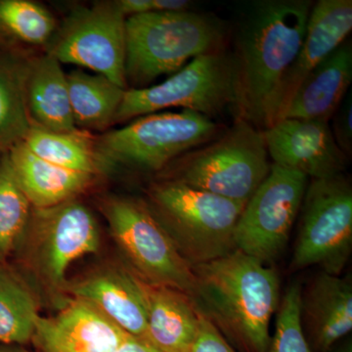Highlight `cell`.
Masks as SVG:
<instances>
[{
	"instance_id": "5b68a950",
	"label": "cell",
	"mask_w": 352,
	"mask_h": 352,
	"mask_svg": "<svg viewBox=\"0 0 352 352\" xmlns=\"http://www.w3.org/2000/svg\"><path fill=\"white\" fill-rule=\"evenodd\" d=\"M147 197L145 203L190 265L237 250L234 233L244 204L170 180L153 183Z\"/></svg>"
},
{
	"instance_id": "7a4b0ae2",
	"label": "cell",
	"mask_w": 352,
	"mask_h": 352,
	"mask_svg": "<svg viewBox=\"0 0 352 352\" xmlns=\"http://www.w3.org/2000/svg\"><path fill=\"white\" fill-rule=\"evenodd\" d=\"M197 307L242 352H265L270 326L280 305L274 270L239 251L192 266Z\"/></svg>"
},
{
	"instance_id": "44dd1931",
	"label": "cell",
	"mask_w": 352,
	"mask_h": 352,
	"mask_svg": "<svg viewBox=\"0 0 352 352\" xmlns=\"http://www.w3.org/2000/svg\"><path fill=\"white\" fill-rule=\"evenodd\" d=\"M25 99L32 126L55 132H75L67 74L62 64L43 53L29 59Z\"/></svg>"
},
{
	"instance_id": "cb8c5ba5",
	"label": "cell",
	"mask_w": 352,
	"mask_h": 352,
	"mask_svg": "<svg viewBox=\"0 0 352 352\" xmlns=\"http://www.w3.org/2000/svg\"><path fill=\"white\" fill-rule=\"evenodd\" d=\"M30 57L0 52V157L22 142L32 126L25 99Z\"/></svg>"
},
{
	"instance_id": "30bf717a",
	"label": "cell",
	"mask_w": 352,
	"mask_h": 352,
	"mask_svg": "<svg viewBox=\"0 0 352 352\" xmlns=\"http://www.w3.org/2000/svg\"><path fill=\"white\" fill-rule=\"evenodd\" d=\"M292 270L319 266L340 275L352 251V186L344 173L308 182L298 217Z\"/></svg>"
},
{
	"instance_id": "4dcf8cb0",
	"label": "cell",
	"mask_w": 352,
	"mask_h": 352,
	"mask_svg": "<svg viewBox=\"0 0 352 352\" xmlns=\"http://www.w3.org/2000/svg\"><path fill=\"white\" fill-rule=\"evenodd\" d=\"M189 352H237L201 312L200 326Z\"/></svg>"
},
{
	"instance_id": "e0dca14e",
	"label": "cell",
	"mask_w": 352,
	"mask_h": 352,
	"mask_svg": "<svg viewBox=\"0 0 352 352\" xmlns=\"http://www.w3.org/2000/svg\"><path fill=\"white\" fill-rule=\"evenodd\" d=\"M300 314L312 352H327L351 336V280L324 271L315 275L300 291Z\"/></svg>"
},
{
	"instance_id": "d4e9b609",
	"label": "cell",
	"mask_w": 352,
	"mask_h": 352,
	"mask_svg": "<svg viewBox=\"0 0 352 352\" xmlns=\"http://www.w3.org/2000/svg\"><path fill=\"white\" fill-rule=\"evenodd\" d=\"M34 288L13 271L0 266V344L32 342L39 318Z\"/></svg>"
},
{
	"instance_id": "9a60e30c",
	"label": "cell",
	"mask_w": 352,
	"mask_h": 352,
	"mask_svg": "<svg viewBox=\"0 0 352 352\" xmlns=\"http://www.w3.org/2000/svg\"><path fill=\"white\" fill-rule=\"evenodd\" d=\"M129 336L87 302L71 298L56 316H39L32 342L41 352H117Z\"/></svg>"
},
{
	"instance_id": "52a82bcc",
	"label": "cell",
	"mask_w": 352,
	"mask_h": 352,
	"mask_svg": "<svg viewBox=\"0 0 352 352\" xmlns=\"http://www.w3.org/2000/svg\"><path fill=\"white\" fill-rule=\"evenodd\" d=\"M100 244V228L94 212L74 199L54 207L32 208L18 250L34 283L62 308L71 300L67 296L69 266L98 252Z\"/></svg>"
},
{
	"instance_id": "484cf974",
	"label": "cell",
	"mask_w": 352,
	"mask_h": 352,
	"mask_svg": "<svg viewBox=\"0 0 352 352\" xmlns=\"http://www.w3.org/2000/svg\"><path fill=\"white\" fill-rule=\"evenodd\" d=\"M94 138L87 131L55 132L32 126L22 141L36 156L69 170L103 175Z\"/></svg>"
},
{
	"instance_id": "8992f818",
	"label": "cell",
	"mask_w": 352,
	"mask_h": 352,
	"mask_svg": "<svg viewBox=\"0 0 352 352\" xmlns=\"http://www.w3.org/2000/svg\"><path fill=\"white\" fill-rule=\"evenodd\" d=\"M226 129L193 111L150 113L95 138V152L103 173L120 166L160 173L177 157L214 140Z\"/></svg>"
},
{
	"instance_id": "ac0fdd59",
	"label": "cell",
	"mask_w": 352,
	"mask_h": 352,
	"mask_svg": "<svg viewBox=\"0 0 352 352\" xmlns=\"http://www.w3.org/2000/svg\"><path fill=\"white\" fill-rule=\"evenodd\" d=\"M351 82L352 43L346 39L305 76L277 122L298 119L330 122Z\"/></svg>"
},
{
	"instance_id": "4fadbf2b",
	"label": "cell",
	"mask_w": 352,
	"mask_h": 352,
	"mask_svg": "<svg viewBox=\"0 0 352 352\" xmlns=\"http://www.w3.org/2000/svg\"><path fill=\"white\" fill-rule=\"evenodd\" d=\"M271 163L308 179L342 175L349 159L333 139L330 122L285 119L263 131Z\"/></svg>"
},
{
	"instance_id": "ffe728a7",
	"label": "cell",
	"mask_w": 352,
	"mask_h": 352,
	"mask_svg": "<svg viewBox=\"0 0 352 352\" xmlns=\"http://www.w3.org/2000/svg\"><path fill=\"white\" fill-rule=\"evenodd\" d=\"M8 156L32 208H51L78 199L98 177L50 163L30 151L23 142L14 146Z\"/></svg>"
},
{
	"instance_id": "7c38bea8",
	"label": "cell",
	"mask_w": 352,
	"mask_h": 352,
	"mask_svg": "<svg viewBox=\"0 0 352 352\" xmlns=\"http://www.w3.org/2000/svg\"><path fill=\"white\" fill-rule=\"evenodd\" d=\"M126 20L117 0L76 7L57 30L47 52L61 64L91 69L127 89Z\"/></svg>"
},
{
	"instance_id": "7402d4cb",
	"label": "cell",
	"mask_w": 352,
	"mask_h": 352,
	"mask_svg": "<svg viewBox=\"0 0 352 352\" xmlns=\"http://www.w3.org/2000/svg\"><path fill=\"white\" fill-rule=\"evenodd\" d=\"M67 82L76 129L91 133L113 126L126 89L106 76L82 69L69 73Z\"/></svg>"
},
{
	"instance_id": "f1b7e54d",
	"label": "cell",
	"mask_w": 352,
	"mask_h": 352,
	"mask_svg": "<svg viewBox=\"0 0 352 352\" xmlns=\"http://www.w3.org/2000/svg\"><path fill=\"white\" fill-rule=\"evenodd\" d=\"M333 139L340 151L349 159L352 155V91L349 90L332 119Z\"/></svg>"
},
{
	"instance_id": "603a6c76",
	"label": "cell",
	"mask_w": 352,
	"mask_h": 352,
	"mask_svg": "<svg viewBox=\"0 0 352 352\" xmlns=\"http://www.w3.org/2000/svg\"><path fill=\"white\" fill-rule=\"evenodd\" d=\"M57 30L56 19L43 4L0 0V52L32 56V50H47Z\"/></svg>"
},
{
	"instance_id": "3957f363",
	"label": "cell",
	"mask_w": 352,
	"mask_h": 352,
	"mask_svg": "<svg viewBox=\"0 0 352 352\" xmlns=\"http://www.w3.org/2000/svg\"><path fill=\"white\" fill-rule=\"evenodd\" d=\"M228 23L212 13L193 10L152 12L126 20V85L150 87L175 74L189 59L227 50Z\"/></svg>"
},
{
	"instance_id": "d6a6232c",
	"label": "cell",
	"mask_w": 352,
	"mask_h": 352,
	"mask_svg": "<svg viewBox=\"0 0 352 352\" xmlns=\"http://www.w3.org/2000/svg\"><path fill=\"white\" fill-rule=\"evenodd\" d=\"M327 352H352V340L351 336L340 340Z\"/></svg>"
},
{
	"instance_id": "277c9868",
	"label": "cell",
	"mask_w": 352,
	"mask_h": 352,
	"mask_svg": "<svg viewBox=\"0 0 352 352\" xmlns=\"http://www.w3.org/2000/svg\"><path fill=\"white\" fill-rule=\"evenodd\" d=\"M271 166L263 131L235 119L214 140L177 157L160 175L161 180L245 205L270 175Z\"/></svg>"
},
{
	"instance_id": "1f68e13d",
	"label": "cell",
	"mask_w": 352,
	"mask_h": 352,
	"mask_svg": "<svg viewBox=\"0 0 352 352\" xmlns=\"http://www.w3.org/2000/svg\"><path fill=\"white\" fill-rule=\"evenodd\" d=\"M117 352H162L147 340L129 336Z\"/></svg>"
},
{
	"instance_id": "6da1fadb",
	"label": "cell",
	"mask_w": 352,
	"mask_h": 352,
	"mask_svg": "<svg viewBox=\"0 0 352 352\" xmlns=\"http://www.w3.org/2000/svg\"><path fill=\"white\" fill-rule=\"evenodd\" d=\"M311 0H251L240 3L230 27L237 72L235 119L264 131L274 124L285 74L302 46Z\"/></svg>"
},
{
	"instance_id": "f546056e",
	"label": "cell",
	"mask_w": 352,
	"mask_h": 352,
	"mask_svg": "<svg viewBox=\"0 0 352 352\" xmlns=\"http://www.w3.org/2000/svg\"><path fill=\"white\" fill-rule=\"evenodd\" d=\"M120 11L126 16L152 12H179L191 10L193 3L188 0H117Z\"/></svg>"
},
{
	"instance_id": "8fae6325",
	"label": "cell",
	"mask_w": 352,
	"mask_h": 352,
	"mask_svg": "<svg viewBox=\"0 0 352 352\" xmlns=\"http://www.w3.org/2000/svg\"><path fill=\"white\" fill-rule=\"evenodd\" d=\"M308 182L302 173L272 164L238 220L236 249L266 265L274 263L288 244Z\"/></svg>"
},
{
	"instance_id": "2e32d148",
	"label": "cell",
	"mask_w": 352,
	"mask_h": 352,
	"mask_svg": "<svg viewBox=\"0 0 352 352\" xmlns=\"http://www.w3.org/2000/svg\"><path fill=\"white\" fill-rule=\"evenodd\" d=\"M351 31V0L314 2L302 46L285 74L278 94L274 124L305 76L349 39Z\"/></svg>"
},
{
	"instance_id": "ba28073f",
	"label": "cell",
	"mask_w": 352,
	"mask_h": 352,
	"mask_svg": "<svg viewBox=\"0 0 352 352\" xmlns=\"http://www.w3.org/2000/svg\"><path fill=\"white\" fill-rule=\"evenodd\" d=\"M237 72L228 50L194 58L168 80L145 88H127L113 124L157 113L183 108L214 120L237 107Z\"/></svg>"
},
{
	"instance_id": "d6986e66",
	"label": "cell",
	"mask_w": 352,
	"mask_h": 352,
	"mask_svg": "<svg viewBox=\"0 0 352 352\" xmlns=\"http://www.w3.org/2000/svg\"><path fill=\"white\" fill-rule=\"evenodd\" d=\"M141 283L147 307L144 340L162 352H189L201 319L193 298L178 289Z\"/></svg>"
},
{
	"instance_id": "5bb4252c",
	"label": "cell",
	"mask_w": 352,
	"mask_h": 352,
	"mask_svg": "<svg viewBox=\"0 0 352 352\" xmlns=\"http://www.w3.org/2000/svg\"><path fill=\"white\" fill-rule=\"evenodd\" d=\"M69 298L87 302L132 337L145 339L147 307L141 280L129 268L108 265L69 281Z\"/></svg>"
},
{
	"instance_id": "83f0119b",
	"label": "cell",
	"mask_w": 352,
	"mask_h": 352,
	"mask_svg": "<svg viewBox=\"0 0 352 352\" xmlns=\"http://www.w3.org/2000/svg\"><path fill=\"white\" fill-rule=\"evenodd\" d=\"M302 287L293 283L280 300L275 330L265 352H312L300 322Z\"/></svg>"
},
{
	"instance_id": "836d02e7",
	"label": "cell",
	"mask_w": 352,
	"mask_h": 352,
	"mask_svg": "<svg viewBox=\"0 0 352 352\" xmlns=\"http://www.w3.org/2000/svg\"><path fill=\"white\" fill-rule=\"evenodd\" d=\"M0 352H31L17 344H0Z\"/></svg>"
},
{
	"instance_id": "4316f807",
	"label": "cell",
	"mask_w": 352,
	"mask_h": 352,
	"mask_svg": "<svg viewBox=\"0 0 352 352\" xmlns=\"http://www.w3.org/2000/svg\"><path fill=\"white\" fill-rule=\"evenodd\" d=\"M32 212V204L21 188L7 153L0 157V261L17 251Z\"/></svg>"
},
{
	"instance_id": "9c48e42d",
	"label": "cell",
	"mask_w": 352,
	"mask_h": 352,
	"mask_svg": "<svg viewBox=\"0 0 352 352\" xmlns=\"http://www.w3.org/2000/svg\"><path fill=\"white\" fill-rule=\"evenodd\" d=\"M100 210L129 268L141 281L168 287L193 298L196 277L145 201L110 196Z\"/></svg>"
}]
</instances>
